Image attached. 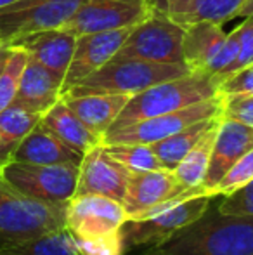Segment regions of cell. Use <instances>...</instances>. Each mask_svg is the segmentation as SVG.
Returning a JSON list of instances; mask_svg holds the SVG:
<instances>
[{
    "label": "cell",
    "mask_w": 253,
    "mask_h": 255,
    "mask_svg": "<svg viewBox=\"0 0 253 255\" xmlns=\"http://www.w3.org/2000/svg\"><path fill=\"white\" fill-rule=\"evenodd\" d=\"M63 99V77L47 70L35 59H28L21 75L14 103L33 113L44 115Z\"/></svg>",
    "instance_id": "obj_16"
},
{
    "label": "cell",
    "mask_w": 253,
    "mask_h": 255,
    "mask_svg": "<svg viewBox=\"0 0 253 255\" xmlns=\"http://www.w3.org/2000/svg\"><path fill=\"white\" fill-rule=\"evenodd\" d=\"M28 59H30V56L23 47L9 45V56H7L5 64L0 71V111L14 103L21 82V75H23Z\"/></svg>",
    "instance_id": "obj_27"
},
{
    "label": "cell",
    "mask_w": 253,
    "mask_h": 255,
    "mask_svg": "<svg viewBox=\"0 0 253 255\" xmlns=\"http://www.w3.org/2000/svg\"><path fill=\"white\" fill-rule=\"evenodd\" d=\"M130 170L99 144L87 151L78 167V181L75 196L101 195L122 203Z\"/></svg>",
    "instance_id": "obj_13"
},
{
    "label": "cell",
    "mask_w": 253,
    "mask_h": 255,
    "mask_svg": "<svg viewBox=\"0 0 253 255\" xmlns=\"http://www.w3.org/2000/svg\"><path fill=\"white\" fill-rule=\"evenodd\" d=\"M156 9V0H84L64 26L75 37L132 28Z\"/></svg>",
    "instance_id": "obj_11"
},
{
    "label": "cell",
    "mask_w": 253,
    "mask_h": 255,
    "mask_svg": "<svg viewBox=\"0 0 253 255\" xmlns=\"http://www.w3.org/2000/svg\"><path fill=\"white\" fill-rule=\"evenodd\" d=\"M247 0H170L160 3L172 19L180 24H189L196 21H213L224 24L236 17V12Z\"/></svg>",
    "instance_id": "obj_22"
},
{
    "label": "cell",
    "mask_w": 253,
    "mask_h": 255,
    "mask_svg": "<svg viewBox=\"0 0 253 255\" xmlns=\"http://www.w3.org/2000/svg\"><path fill=\"white\" fill-rule=\"evenodd\" d=\"M12 2H16V0H0V9L2 7H7V5H10Z\"/></svg>",
    "instance_id": "obj_37"
},
{
    "label": "cell",
    "mask_w": 253,
    "mask_h": 255,
    "mask_svg": "<svg viewBox=\"0 0 253 255\" xmlns=\"http://www.w3.org/2000/svg\"><path fill=\"white\" fill-rule=\"evenodd\" d=\"M163 2H170V0H160V2H156V5H160V3H163Z\"/></svg>",
    "instance_id": "obj_38"
},
{
    "label": "cell",
    "mask_w": 253,
    "mask_h": 255,
    "mask_svg": "<svg viewBox=\"0 0 253 255\" xmlns=\"http://www.w3.org/2000/svg\"><path fill=\"white\" fill-rule=\"evenodd\" d=\"M222 113L215 118L212 127L205 132V135L192 146L186 156L179 161V165L172 170L173 174H175L177 181L182 184V188L186 189V191L192 193V195H203L201 184H203V181H205L206 170H208L210 154H212L213 142H215V135H217V130H219Z\"/></svg>",
    "instance_id": "obj_23"
},
{
    "label": "cell",
    "mask_w": 253,
    "mask_h": 255,
    "mask_svg": "<svg viewBox=\"0 0 253 255\" xmlns=\"http://www.w3.org/2000/svg\"><path fill=\"white\" fill-rule=\"evenodd\" d=\"M78 167L9 161L0 170L2 181L17 193L51 203H68L75 196Z\"/></svg>",
    "instance_id": "obj_6"
},
{
    "label": "cell",
    "mask_w": 253,
    "mask_h": 255,
    "mask_svg": "<svg viewBox=\"0 0 253 255\" xmlns=\"http://www.w3.org/2000/svg\"><path fill=\"white\" fill-rule=\"evenodd\" d=\"M219 96L224 101L253 96V63L224 77L219 84Z\"/></svg>",
    "instance_id": "obj_31"
},
{
    "label": "cell",
    "mask_w": 253,
    "mask_h": 255,
    "mask_svg": "<svg viewBox=\"0 0 253 255\" xmlns=\"http://www.w3.org/2000/svg\"><path fill=\"white\" fill-rule=\"evenodd\" d=\"M236 17H253V0H247L243 5L240 7V10L236 12Z\"/></svg>",
    "instance_id": "obj_35"
},
{
    "label": "cell",
    "mask_w": 253,
    "mask_h": 255,
    "mask_svg": "<svg viewBox=\"0 0 253 255\" xmlns=\"http://www.w3.org/2000/svg\"><path fill=\"white\" fill-rule=\"evenodd\" d=\"M182 38L184 24L177 23L156 5L148 17L130 28V33L115 57H134L169 64L184 63Z\"/></svg>",
    "instance_id": "obj_5"
},
{
    "label": "cell",
    "mask_w": 253,
    "mask_h": 255,
    "mask_svg": "<svg viewBox=\"0 0 253 255\" xmlns=\"http://www.w3.org/2000/svg\"><path fill=\"white\" fill-rule=\"evenodd\" d=\"M191 196L196 195L182 188L172 170H130L122 205L128 219H144L169 205Z\"/></svg>",
    "instance_id": "obj_10"
},
{
    "label": "cell",
    "mask_w": 253,
    "mask_h": 255,
    "mask_svg": "<svg viewBox=\"0 0 253 255\" xmlns=\"http://www.w3.org/2000/svg\"><path fill=\"white\" fill-rule=\"evenodd\" d=\"M224 111V99L220 96L205 99L187 108L172 113L158 115V117L146 118V120L134 122L125 127L111 128L102 137V144H127V142H139V144H155V142L173 135L175 132L189 127L196 122L206 120Z\"/></svg>",
    "instance_id": "obj_9"
},
{
    "label": "cell",
    "mask_w": 253,
    "mask_h": 255,
    "mask_svg": "<svg viewBox=\"0 0 253 255\" xmlns=\"http://www.w3.org/2000/svg\"><path fill=\"white\" fill-rule=\"evenodd\" d=\"M253 148V128L241 122L229 118L222 113L219 124V130L215 135L213 149L210 154L208 170H206L205 181L201 184L203 195L215 196V191L219 181L224 177L227 170Z\"/></svg>",
    "instance_id": "obj_15"
},
{
    "label": "cell",
    "mask_w": 253,
    "mask_h": 255,
    "mask_svg": "<svg viewBox=\"0 0 253 255\" xmlns=\"http://www.w3.org/2000/svg\"><path fill=\"white\" fill-rule=\"evenodd\" d=\"M42 124L56 134L63 142H66L70 148L77 149L78 153L85 154L92 148L102 144V139L95 135L73 111L68 108V104L58 101L49 111L42 115Z\"/></svg>",
    "instance_id": "obj_21"
},
{
    "label": "cell",
    "mask_w": 253,
    "mask_h": 255,
    "mask_svg": "<svg viewBox=\"0 0 253 255\" xmlns=\"http://www.w3.org/2000/svg\"><path fill=\"white\" fill-rule=\"evenodd\" d=\"M128 99V94L63 96V101L68 104V108L101 139L115 124Z\"/></svg>",
    "instance_id": "obj_19"
},
{
    "label": "cell",
    "mask_w": 253,
    "mask_h": 255,
    "mask_svg": "<svg viewBox=\"0 0 253 255\" xmlns=\"http://www.w3.org/2000/svg\"><path fill=\"white\" fill-rule=\"evenodd\" d=\"M7 56H9V45H0V71H2L3 64H5L7 61Z\"/></svg>",
    "instance_id": "obj_36"
},
{
    "label": "cell",
    "mask_w": 253,
    "mask_h": 255,
    "mask_svg": "<svg viewBox=\"0 0 253 255\" xmlns=\"http://www.w3.org/2000/svg\"><path fill=\"white\" fill-rule=\"evenodd\" d=\"M104 148L115 160H118L132 172L163 168L155 151H153L151 144L127 142V144H104Z\"/></svg>",
    "instance_id": "obj_28"
},
{
    "label": "cell",
    "mask_w": 253,
    "mask_h": 255,
    "mask_svg": "<svg viewBox=\"0 0 253 255\" xmlns=\"http://www.w3.org/2000/svg\"><path fill=\"white\" fill-rule=\"evenodd\" d=\"M0 45H3V44H2V40H0Z\"/></svg>",
    "instance_id": "obj_40"
},
{
    "label": "cell",
    "mask_w": 253,
    "mask_h": 255,
    "mask_svg": "<svg viewBox=\"0 0 253 255\" xmlns=\"http://www.w3.org/2000/svg\"><path fill=\"white\" fill-rule=\"evenodd\" d=\"M224 115L253 128V96L224 101Z\"/></svg>",
    "instance_id": "obj_34"
},
{
    "label": "cell",
    "mask_w": 253,
    "mask_h": 255,
    "mask_svg": "<svg viewBox=\"0 0 253 255\" xmlns=\"http://www.w3.org/2000/svg\"><path fill=\"white\" fill-rule=\"evenodd\" d=\"M68 203H51L0 186V249L66 228Z\"/></svg>",
    "instance_id": "obj_3"
},
{
    "label": "cell",
    "mask_w": 253,
    "mask_h": 255,
    "mask_svg": "<svg viewBox=\"0 0 253 255\" xmlns=\"http://www.w3.org/2000/svg\"><path fill=\"white\" fill-rule=\"evenodd\" d=\"M227 33L222 24L213 21H196L184 24L182 57L191 71H206L220 51Z\"/></svg>",
    "instance_id": "obj_20"
},
{
    "label": "cell",
    "mask_w": 253,
    "mask_h": 255,
    "mask_svg": "<svg viewBox=\"0 0 253 255\" xmlns=\"http://www.w3.org/2000/svg\"><path fill=\"white\" fill-rule=\"evenodd\" d=\"M238 30H240V33H241V51L238 54L236 61H234L226 70V73L220 77V80H222L224 77H227L229 73H233V71L253 63V17H245V21L238 26Z\"/></svg>",
    "instance_id": "obj_33"
},
{
    "label": "cell",
    "mask_w": 253,
    "mask_h": 255,
    "mask_svg": "<svg viewBox=\"0 0 253 255\" xmlns=\"http://www.w3.org/2000/svg\"><path fill=\"white\" fill-rule=\"evenodd\" d=\"M141 255H253V217L222 214L212 200L196 221Z\"/></svg>",
    "instance_id": "obj_1"
},
{
    "label": "cell",
    "mask_w": 253,
    "mask_h": 255,
    "mask_svg": "<svg viewBox=\"0 0 253 255\" xmlns=\"http://www.w3.org/2000/svg\"><path fill=\"white\" fill-rule=\"evenodd\" d=\"M219 115H215V117H212V118H206V120L196 122V124L189 125V127L175 132V134L170 135V137L162 139V141L151 144L153 151H155L158 161L162 163V167L167 168V170H173V168L179 165V161L187 154V151H189L192 146L205 135V132L212 127V124L215 122V118L219 117Z\"/></svg>",
    "instance_id": "obj_25"
},
{
    "label": "cell",
    "mask_w": 253,
    "mask_h": 255,
    "mask_svg": "<svg viewBox=\"0 0 253 255\" xmlns=\"http://www.w3.org/2000/svg\"><path fill=\"white\" fill-rule=\"evenodd\" d=\"M0 186H2V170H0Z\"/></svg>",
    "instance_id": "obj_39"
},
{
    "label": "cell",
    "mask_w": 253,
    "mask_h": 255,
    "mask_svg": "<svg viewBox=\"0 0 253 255\" xmlns=\"http://www.w3.org/2000/svg\"><path fill=\"white\" fill-rule=\"evenodd\" d=\"M75 44H77V37L71 31L64 30V28H54V30L28 35V37L14 42L12 45L23 47L31 59L40 63L47 70L54 71L64 80V75H66L71 57H73Z\"/></svg>",
    "instance_id": "obj_17"
},
{
    "label": "cell",
    "mask_w": 253,
    "mask_h": 255,
    "mask_svg": "<svg viewBox=\"0 0 253 255\" xmlns=\"http://www.w3.org/2000/svg\"><path fill=\"white\" fill-rule=\"evenodd\" d=\"M128 219L120 202L101 195L73 196L66 207V229L78 238H97L120 231Z\"/></svg>",
    "instance_id": "obj_12"
},
{
    "label": "cell",
    "mask_w": 253,
    "mask_h": 255,
    "mask_svg": "<svg viewBox=\"0 0 253 255\" xmlns=\"http://www.w3.org/2000/svg\"><path fill=\"white\" fill-rule=\"evenodd\" d=\"M42 120V115L33 113L12 103L0 111V167L12 160L23 139Z\"/></svg>",
    "instance_id": "obj_24"
},
{
    "label": "cell",
    "mask_w": 253,
    "mask_h": 255,
    "mask_svg": "<svg viewBox=\"0 0 253 255\" xmlns=\"http://www.w3.org/2000/svg\"><path fill=\"white\" fill-rule=\"evenodd\" d=\"M84 154L70 148L42 122L23 139L10 161H26L42 165H80Z\"/></svg>",
    "instance_id": "obj_18"
},
{
    "label": "cell",
    "mask_w": 253,
    "mask_h": 255,
    "mask_svg": "<svg viewBox=\"0 0 253 255\" xmlns=\"http://www.w3.org/2000/svg\"><path fill=\"white\" fill-rule=\"evenodd\" d=\"M130 33V28L85 33L77 37L73 57L63 80V96L111 61Z\"/></svg>",
    "instance_id": "obj_14"
},
{
    "label": "cell",
    "mask_w": 253,
    "mask_h": 255,
    "mask_svg": "<svg viewBox=\"0 0 253 255\" xmlns=\"http://www.w3.org/2000/svg\"><path fill=\"white\" fill-rule=\"evenodd\" d=\"M219 84L220 80L217 75L206 73V71H191L182 77L151 85L130 96L111 128L125 127L139 120L179 111L191 104L215 98L219 96Z\"/></svg>",
    "instance_id": "obj_2"
},
{
    "label": "cell",
    "mask_w": 253,
    "mask_h": 255,
    "mask_svg": "<svg viewBox=\"0 0 253 255\" xmlns=\"http://www.w3.org/2000/svg\"><path fill=\"white\" fill-rule=\"evenodd\" d=\"M222 214L229 215H247L253 217V181L240 188L231 195L222 196L220 203H217Z\"/></svg>",
    "instance_id": "obj_32"
},
{
    "label": "cell",
    "mask_w": 253,
    "mask_h": 255,
    "mask_svg": "<svg viewBox=\"0 0 253 255\" xmlns=\"http://www.w3.org/2000/svg\"><path fill=\"white\" fill-rule=\"evenodd\" d=\"M191 73L184 63H153L134 57H113L97 71L75 85L64 96L84 94H128L134 96L144 89L170 78Z\"/></svg>",
    "instance_id": "obj_4"
},
{
    "label": "cell",
    "mask_w": 253,
    "mask_h": 255,
    "mask_svg": "<svg viewBox=\"0 0 253 255\" xmlns=\"http://www.w3.org/2000/svg\"><path fill=\"white\" fill-rule=\"evenodd\" d=\"M253 181V148L248 153H245L229 170L224 174V177L219 181L213 195L226 196L238 191L240 188L247 186Z\"/></svg>",
    "instance_id": "obj_29"
},
{
    "label": "cell",
    "mask_w": 253,
    "mask_h": 255,
    "mask_svg": "<svg viewBox=\"0 0 253 255\" xmlns=\"http://www.w3.org/2000/svg\"><path fill=\"white\" fill-rule=\"evenodd\" d=\"M215 196L196 195L162 208L144 219H127L120 228L123 243L128 249L155 247L186 228L208 208Z\"/></svg>",
    "instance_id": "obj_8"
},
{
    "label": "cell",
    "mask_w": 253,
    "mask_h": 255,
    "mask_svg": "<svg viewBox=\"0 0 253 255\" xmlns=\"http://www.w3.org/2000/svg\"><path fill=\"white\" fill-rule=\"evenodd\" d=\"M84 0H16L0 9V40L5 45L61 28L73 17Z\"/></svg>",
    "instance_id": "obj_7"
},
{
    "label": "cell",
    "mask_w": 253,
    "mask_h": 255,
    "mask_svg": "<svg viewBox=\"0 0 253 255\" xmlns=\"http://www.w3.org/2000/svg\"><path fill=\"white\" fill-rule=\"evenodd\" d=\"M73 236V235H71ZM78 255H125L127 247L123 243L122 233L116 231L97 238H78L73 236Z\"/></svg>",
    "instance_id": "obj_30"
},
{
    "label": "cell",
    "mask_w": 253,
    "mask_h": 255,
    "mask_svg": "<svg viewBox=\"0 0 253 255\" xmlns=\"http://www.w3.org/2000/svg\"><path fill=\"white\" fill-rule=\"evenodd\" d=\"M0 255H78V252L71 233L63 228L19 245L0 249Z\"/></svg>",
    "instance_id": "obj_26"
}]
</instances>
